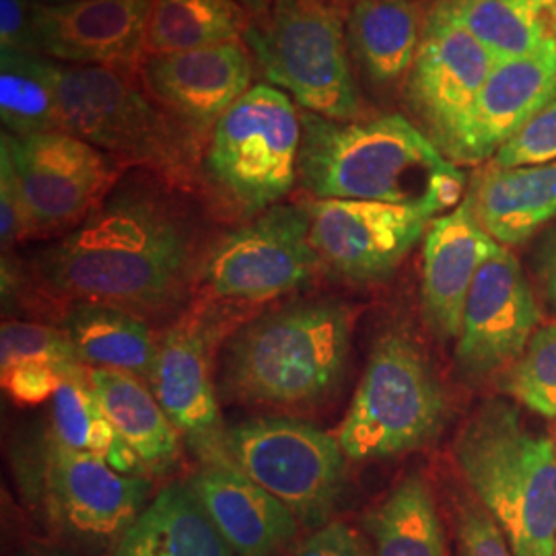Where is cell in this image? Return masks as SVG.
<instances>
[{"mask_svg": "<svg viewBox=\"0 0 556 556\" xmlns=\"http://www.w3.org/2000/svg\"><path fill=\"white\" fill-rule=\"evenodd\" d=\"M503 390L532 413L556 418V324L538 328L505 374Z\"/></svg>", "mask_w": 556, "mask_h": 556, "instance_id": "1f68e13d", "label": "cell"}, {"mask_svg": "<svg viewBox=\"0 0 556 556\" xmlns=\"http://www.w3.org/2000/svg\"><path fill=\"white\" fill-rule=\"evenodd\" d=\"M36 0H0V52H36Z\"/></svg>", "mask_w": 556, "mask_h": 556, "instance_id": "f35d334b", "label": "cell"}, {"mask_svg": "<svg viewBox=\"0 0 556 556\" xmlns=\"http://www.w3.org/2000/svg\"><path fill=\"white\" fill-rule=\"evenodd\" d=\"M536 298L519 260L505 248L478 270L457 337V367L468 378H484L514 365L538 328Z\"/></svg>", "mask_w": 556, "mask_h": 556, "instance_id": "9a60e30c", "label": "cell"}, {"mask_svg": "<svg viewBox=\"0 0 556 556\" xmlns=\"http://www.w3.org/2000/svg\"><path fill=\"white\" fill-rule=\"evenodd\" d=\"M87 379L119 441L137 457L142 477L174 470L179 459V431L147 381L114 369H87Z\"/></svg>", "mask_w": 556, "mask_h": 556, "instance_id": "603a6c76", "label": "cell"}, {"mask_svg": "<svg viewBox=\"0 0 556 556\" xmlns=\"http://www.w3.org/2000/svg\"><path fill=\"white\" fill-rule=\"evenodd\" d=\"M155 0H73L34 7V46L66 66L139 73Z\"/></svg>", "mask_w": 556, "mask_h": 556, "instance_id": "2e32d148", "label": "cell"}, {"mask_svg": "<svg viewBox=\"0 0 556 556\" xmlns=\"http://www.w3.org/2000/svg\"><path fill=\"white\" fill-rule=\"evenodd\" d=\"M301 110L289 93L254 85L215 124L204 142L199 181L227 217L254 219L298 184Z\"/></svg>", "mask_w": 556, "mask_h": 556, "instance_id": "5b68a950", "label": "cell"}, {"mask_svg": "<svg viewBox=\"0 0 556 556\" xmlns=\"http://www.w3.org/2000/svg\"><path fill=\"white\" fill-rule=\"evenodd\" d=\"M295 556H374V551L355 528L330 519L299 544Z\"/></svg>", "mask_w": 556, "mask_h": 556, "instance_id": "74e56055", "label": "cell"}, {"mask_svg": "<svg viewBox=\"0 0 556 556\" xmlns=\"http://www.w3.org/2000/svg\"><path fill=\"white\" fill-rule=\"evenodd\" d=\"M252 23L254 17L236 0H155L147 56L243 40Z\"/></svg>", "mask_w": 556, "mask_h": 556, "instance_id": "4dcf8cb0", "label": "cell"}, {"mask_svg": "<svg viewBox=\"0 0 556 556\" xmlns=\"http://www.w3.org/2000/svg\"><path fill=\"white\" fill-rule=\"evenodd\" d=\"M497 62L441 4H431L406 79V101L418 128L445 157Z\"/></svg>", "mask_w": 556, "mask_h": 556, "instance_id": "4fadbf2b", "label": "cell"}, {"mask_svg": "<svg viewBox=\"0 0 556 556\" xmlns=\"http://www.w3.org/2000/svg\"><path fill=\"white\" fill-rule=\"evenodd\" d=\"M149 478L128 477L103 457L64 450L48 443L38 493L50 521L60 532L87 544L118 542L149 505Z\"/></svg>", "mask_w": 556, "mask_h": 556, "instance_id": "5bb4252c", "label": "cell"}, {"mask_svg": "<svg viewBox=\"0 0 556 556\" xmlns=\"http://www.w3.org/2000/svg\"><path fill=\"white\" fill-rule=\"evenodd\" d=\"M112 556H236L192 484H167L118 538Z\"/></svg>", "mask_w": 556, "mask_h": 556, "instance_id": "cb8c5ba5", "label": "cell"}, {"mask_svg": "<svg viewBox=\"0 0 556 556\" xmlns=\"http://www.w3.org/2000/svg\"><path fill=\"white\" fill-rule=\"evenodd\" d=\"M254 20H262L270 13L275 0H236Z\"/></svg>", "mask_w": 556, "mask_h": 556, "instance_id": "60d3db41", "label": "cell"}, {"mask_svg": "<svg viewBox=\"0 0 556 556\" xmlns=\"http://www.w3.org/2000/svg\"><path fill=\"white\" fill-rule=\"evenodd\" d=\"M197 260V231L155 179L118 181L100 208L38 258L41 280L60 295L132 314L178 301Z\"/></svg>", "mask_w": 556, "mask_h": 556, "instance_id": "6da1fadb", "label": "cell"}, {"mask_svg": "<svg viewBox=\"0 0 556 556\" xmlns=\"http://www.w3.org/2000/svg\"><path fill=\"white\" fill-rule=\"evenodd\" d=\"M374 556H447L445 530L427 480L404 478L365 517Z\"/></svg>", "mask_w": 556, "mask_h": 556, "instance_id": "83f0119b", "label": "cell"}, {"mask_svg": "<svg viewBox=\"0 0 556 556\" xmlns=\"http://www.w3.org/2000/svg\"><path fill=\"white\" fill-rule=\"evenodd\" d=\"M2 371L17 365L40 363L71 376L83 369L79 357L64 330L27 321H4L0 328Z\"/></svg>", "mask_w": 556, "mask_h": 556, "instance_id": "d6a6232c", "label": "cell"}, {"mask_svg": "<svg viewBox=\"0 0 556 556\" xmlns=\"http://www.w3.org/2000/svg\"><path fill=\"white\" fill-rule=\"evenodd\" d=\"M11 151L31 238L71 233L112 194L122 161L68 132L0 135Z\"/></svg>", "mask_w": 556, "mask_h": 556, "instance_id": "8fae6325", "label": "cell"}, {"mask_svg": "<svg viewBox=\"0 0 556 556\" xmlns=\"http://www.w3.org/2000/svg\"><path fill=\"white\" fill-rule=\"evenodd\" d=\"M497 250L468 199L431 220L422 245V312L439 338L457 340L478 270Z\"/></svg>", "mask_w": 556, "mask_h": 556, "instance_id": "ffe728a7", "label": "cell"}, {"mask_svg": "<svg viewBox=\"0 0 556 556\" xmlns=\"http://www.w3.org/2000/svg\"><path fill=\"white\" fill-rule=\"evenodd\" d=\"M62 132L87 140L122 163L144 165L181 184L199 179L204 142L153 100L139 73L105 66H64Z\"/></svg>", "mask_w": 556, "mask_h": 556, "instance_id": "8992f818", "label": "cell"}, {"mask_svg": "<svg viewBox=\"0 0 556 556\" xmlns=\"http://www.w3.org/2000/svg\"><path fill=\"white\" fill-rule=\"evenodd\" d=\"M456 459L478 503L497 521L514 556H555L556 443L516 406L491 400L457 439Z\"/></svg>", "mask_w": 556, "mask_h": 556, "instance_id": "277c9868", "label": "cell"}, {"mask_svg": "<svg viewBox=\"0 0 556 556\" xmlns=\"http://www.w3.org/2000/svg\"><path fill=\"white\" fill-rule=\"evenodd\" d=\"M351 334V314L334 301H301L254 319L220 361L225 394L280 410L318 406L344 379Z\"/></svg>", "mask_w": 556, "mask_h": 556, "instance_id": "3957f363", "label": "cell"}, {"mask_svg": "<svg viewBox=\"0 0 556 556\" xmlns=\"http://www.w3.org/2000/svg\"><path fill=\"white\" fill-rule=\"evenodd\" d=\"M190 484L236 556H275L298 536V516L227 457L202 462Z\"/></svg>", "mask_w": 556, "mask_h": 556, "instance_id": "44dd1931", "label": "cell"}, {"mask_svg": "<svg viewBox=\"0 0 556 556\" xmlns=\"http://www.w3.org/2000/svg\"><path fill=\"white\" fill-rule=\"evenodd\" d=\"M301 124L298 181L312 199L429 204L439 217L464 202L466 174L406 116L338 122L301 110Z\"/></svg>", "mask_w": 556, "mask_h": 556, "instance_id": "7a4b0ae2", "label": "cell"}, {"mask_svg": "<svg viewBox=\"0 0 556 556\" xmlns=\"http://www.w3.org/2000/svg\"><path fill=\"white\" fill-rule=\"evenodd\" d=\"M495 59H523L556 43V0H435Z\"/></svg>", "mask_w": 556, "mask_h": 556, "instance_id": "4316f807", "label": "cell"}, {"mask_svg": "<svg viewBox=\"0 0 556 556\" xmlns=\"http://www.w3.org/2000/svg\"><path fill=\"white\" fill-rule=\"evenodd\" d=\"M303 206L321 266L351 282L392 277L439 217L429 204L312 199Z\"/></svg>", "mask_w": 556, "mask_h": 556, "instance_id": "7c38bea8", "label": "cell"}, {"mask_svg": "<svg viewBox=\"0 0 556 556\" xmlns=\"http://www.w3.org/2000/svg\"><path fill=\"white\" fill-rule=\"evenodd\" d=\"M346 20L344 0H275L243 41L262 77L301 110L353 122L363 112V100L351 66Z\"/></svg>", "mask_w": 556, "mask_h": 556, "instance_id": "52a82bcc", "label": "cell"}, {"mask_svg": "<svg viewBox=\"0 0 556 556\" xmlns=\"http://www.w3.org/2000/svg\"><path fill=\"white\" fill-rule=\"evenodd\" d=\"M457 544L459 556H514L497 521L475 501L457 511Z\"/></svg>", "mask_w": 556, "mask_h": 556, "instance_id": "d590c367", "label": "cell"}, {"mask_svg": "<svg viewBox=\"0 0 556 556\" xmlns=\"http://www.w3.org/2000/svg\"><path fill=\"white\" fill-rule=\"evenodd\" d=\"M427 13L417 0H357L349 9L351 56L378 87L408 79L417 60Z\"/></svg>", "mask_w": 556, "mask_h": 556, "instance_id": "d4e9b609", "label": "cell"}, {"mask_svg": "<svg viewBox=\"0 0 556 556\" xmlns=\"http://www.w3.org/2000/svg\"><path fill=\"white\" fill-rule=\"evenodd\" d=\"M447 420V397L415 338L388 330L378 338L355 397L338 427L346 459L402 456L438 438Z\"/></svg>", "mask_w": 556, "mask_h": 556, "instance_id": "ba28073f", "label": "cell"}, {"mask_svg": "<svg viewBox=\"0 0 556 556\" xmlns=\"http://www.w3.org/2000/svg\"><path fill=\"white\" fill-rule=\"evenodd\" d=\"M219 328L206 316H186L160 340L151 390L202 462L225 459L213 353Z\"/></svg>", "mask_w": 556, "mask_h": 556, "instance_id": "ac0fdd59", "label": "cell"}, {"mask_svg": "<svg viewBox=\"0 0 556 556\" xmlns=\"http://www.w3.org/2000/svg\"><path fill=\"white\" fill-rule=\"evenodd\" d=\"M64 378L66 374L56 367L27 363L2 371V386L13 402L21 406H38L54 397Z\"/></svg>", "mask_w": 556, "mask_h": 556, "instance_id": "8d00e7d4", "label": "cell"}, {"mask_svg": "<svg viewBox=\"0 0 556 556\" xmlns=\"http://www.w3.org/2000/svg\"><path fill=\"white\" fill-rule=\"evenodd\" d=\"M31 239V225L21 192L20 178L13 165L11 151L0 142V243L7 254L17 243Z\"/></svg>", "mask_w": 556, "mask_h": 556, "instance_id": "e575fe53", "label": "cell"}, {"mask_svg": "<svg viewBox=\"0 0 556 556\" xmlns=\"http://www.w3.org/2000/svg\"><path fill=\"white\" fill-rule=\"evenodd\" d=\"M555 556H556V548H555Z\"/></svg>", "mask_w": 556, "mask_h": 556, "instance_id": "7bdbcfd3", "label": "cell"}, {"mask_svg": "<svg viewBox=\"0 0 556 556\" xmlns=\"http://www.w3.org/2000/svg\"><path fill=\"white\" fill-rule=\"evenodd\" d=\"M472 213L498 245H519L556 219V161L484 167L470 184Z\"/></svg>", "mask_w": 556, "mask_h": 556, "instance_id": "7402d4cb", "label": "cell"}, {"mask_svg": "<svg viewBox=\"0 0 556 556\" xmlns=\"http://www.w3.org/2000/svg\"><path fill=\"white\" fill-rule=\"evenodd\" d=\"M540 278H542L546 298L553 303V307H556V229L542 245Z\"/></svg>", "mask_w": 556, "mask_h": 556, "instance_id": "ab89813d", "label": "cell"}, {"mask_svg": "<svg viewBox=\"0 0 556 556\" xmlns=\"http://www.w3.org/2000/svg\"><path fill=\"white\" fill-rule=\"evenodd\" d=\"M225 457L305 528H321L346 489V456L337 435L291 417L243 420L225 431Z\"/></svg>", "mask_w": 556, "mask_h": 556, "instance_id": "9c48e42d", "label": "cell"}, {"mask_svg": "<svg viewBox=\"0 0 556 556\" xmlns=\"http://www.w3.org/2000/svg\"><path fill=\"white\" fill-rule=\"evenodd\" d=\"M83 367L114 369L151 381L160 340L142 319L103 303H75L62 324Z\"/></svg>", "mask_w": 556, "mask_h": 556, "instance_id": "484cf974", "label": "cell"}, {"mask_svg": "<svg viewBox=\"0 0 556 556\" xmlns=\"http://www.w3.org/2000/svg\"><path fill=\"white\" fill-rule=\"evenodd\" d=\"M38 2H48V4H60V2H73V0H38Z\"/></svg>", "mask_w": 556, "mask_h": 556, "instance_id": "b9f144b4", "label": "cell"}, {"mask_svg": "<svg viewBox=\"0 0 556 556\" xmlns=\"http://www.w3.org/2000/svg\"><path fill=\"white\" fill-rule=\"evenodd\" d=\"M256 60L243 40L200 50L149 54L140 64L144 91L197 137L211 130L254 85Z\"/></svg>", "mask_w": 556, "mask_h": 556, "instance_id": "e0dca14e", "label": "cell"}, {"mask_svg": "<svg viewBox=\"0 0 556 556\" xmlns=\"http://www.w3.org/2000/svg\"><path fill=\"white\" fill-rule=\"evenodd\" d=\"M62 64L38 52H0L2 132L29 137L62 132Z\"/></svg>", "mask_w": 556, "mask_h": 556, "instance_id": "f1b7e54d", "label": "cell"}, {"mask_svg": "<svg viewBox=\"0 0 556 556\" xmlns=\"http://www.w3.org/2000/svg\"><path fill=\"white\" fill-rule=\"evenodd\" d=\"M556 100V43L523 59L501 60L484 83L447 160H493L505 142Z\"/></svg>", "mask_w": 556, "mask_h": 556, "instance_id": "d6986e66", "label": "cell"}, {"mask_svg": "<svg viewBox=\"0 0 556 556\" xmlns=\"http://www.w3.org/2000/svg\"><path fill=\"white\" fill-rule=\"evenodd\" d=\"M50 427L52 441L60 447L103 457L122 475L142 477L137 457L119 441L114 425L89 386L85 367L66 376L50 400Z\"/></svg>", "mask_w": 556, "mask_h": 556, "instance_id": "f546056e", "label": "cell"}, {"mask_svg": "<svg viewBox=\"0 0 556 556\" xmlns=\"http://www.w3.org/2000/svg\"><path fill=\"white\" fill-rule=\"evenodd\" d=\"M303 204H277L217 239L200 277L219 299L264 301L309 285L321 268Z\"/></svg>", "mask_w": 556, "mask_h": 556, "instance_id": "30bf717a", "label": "cell"}, {"mask_svg": "<svg viewBox=\"0 0 556 556\" xmlns=\"http://www.w3.org/2000/svg\"><path fill=\"white\" fill-rule=\"evenodd\" d=\"M556 161V100L530 119L493 157L497 167H521Z\"/></svg>", "mask_w": 556, "mask_h": 556, "instance_id": "836d02e7", "label": "cell"}]
</instances>
